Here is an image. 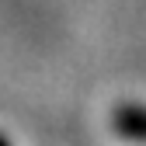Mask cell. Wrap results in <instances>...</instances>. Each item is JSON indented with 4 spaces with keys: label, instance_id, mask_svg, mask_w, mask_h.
<instances>
[{
    "label": "cell",
    "instance_id": "cell-1",
    "mask_svg": "<svg viewBox=\"0 0 146 146\" xmlns=\"http://www.w3.org/2000/svg\"><path fill=\"white\" fill-rule=\"evenodd\" d=\"M115 129L125 139L146 143V108L143 104H122L118 111H115Z\"/></svg>",
    "mask_w": 146,
    "mask_h": 146
},
{
    "label": "cell",
    "instance_id": "cell-2",
    "mask_svg": "<svg viewBox=\"0 0 146 146\" xmlns=\"http://www.w3.org/2000/svg\"><path fill=\"white\" fill-rule=\"evenodd\" d=\"M0 146H11V143H7V136H0Z\"/></svg>",
    "mask_w": 146,
    "mask_h": 146
}]
</instances>
